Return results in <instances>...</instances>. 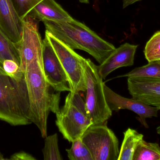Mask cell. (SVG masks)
Wrapping results in <instances>:
<instances>
[{
  "label": "cell",
  "instance_id": "cell-24",
  "mask_svg": "<svg viewBox=\"0 0 160 160\" xmlns=\"http://www.w3.org/2000/svg\"><path fill=\"white\" fill-rule=\"evenodd\" d=\"M140 1L141 0H123V8H126L127 7Z\"/></svg>",
  "mask_w": 160,
  "mask_h": 160
},
{
  "label": "cell",
  "instance_id": "cell-4",
  "mask_svg": "<svg viewBox=\"0 0 160 160\" xmlns=\"http://www.w3.org/2000/svg\"><path fill=\"white\" fill-rule=\"evenodd\" d=\"M81 92H69L64 105L55 114L56 126L63 137L69 142L82 137L85 132L93 125Z\"/></svg>",
  "mask_w": 160,
  "mask_h": 160
},
{
  "label": "cell",
  "instance_id": "cell-14",
  "mask_svg": "<svg viewBox=\"0 0 160 160\" xmlns=\"http://www.w3.org/2000/svg\"><path fill=\"white\" fill-rule=\"evenodd\" d=\"M143 138L142 133L133 129L128 128L124 132V139L118 160H133L136 148Z\"/></svg>",
  "mask_w": 160,
  "mask_h": 160
},
{
  "label": "cell",
  "instance_id": "cell-15",
  "mask_svg": "<svg viewBox=\"0 0 160 160\" xmlns=\"http://www.w3.org/2000/svg\"><path fill=\"white\" fill-rule=\"evenodd\" d=\"M11 59L16 61L20 65V58L14 43L8 36L0 28V68L2 69L4 60Z\"/></svg>",
  "mask_w": 160,
  "mask_h": 160
},
{
  "label": "cell",
  "instance_id": "cell-9",
  "mask_svg": "<svg viewBox=\"0 0 160 160\" xmlns=\"http://www.w3.org/2000/svg\"><path fill=\"white\" fill-rule=\"evenodd\" d=\"M103 91L108 107L113 111H118L121 110H128L135 113L139 116L138 120L145 127H149L146 119L157 117L159 109L153 106L144 104L134 99L124 97L103 85Z\"/></svg>",
  "mask_w": 160,
  "mask_h": 160
},
{
  "label": "cell",
  "instance_id": "cell-18",
  "mask_svg": "<svg viewBox=\"0 0 160 160\" xmlns=\"http://www.w3.org/2000/svg\"><path fill=\"white\" fill-rule=\"evenodd\" d=\"M42 152L44 160H63L59 150L57 133L47 136L45 138V145Z\"/></svg>",
  "mask_w": 160,
  "mask_h": 160
},
{
  "label": "cell",
  "instance_id": "cell-19",
  "mask_svg": "<svg viewBox=\"0 0 160 160\" xmlns=\"http://www.w3.org/2000/svg\"><path fill=\"white\" fill-rule=\"evenodd\" d=\"M70 149H66L68 157L70 160H93L92 155L81 138L72 142Z\"/></svg>",
  "mask_w": 160,
  "mask_h": 160
},
{
  "label": "cell",
  "instance_id": "cell-22",
  "mask_svg": "<svg viewBox=\"0 0 160 160\" xmlns=\"http://www.w3.org/2000/svg\"><path fill=\"white\" fill-rule=\"evenodd\" d=\"M2 69L7 75L13 77H19L24 75L20 70V65L16 61L11 59H6L2 64Z\"/></svg>",
  "mask_w": 160,
  "mask_h": 160
},
{
  "label": "cell",
  "instance_id": "cell-23",
  "mask_svg": "<svg viewBox=\"0 0 160 160\" xmlns=\"http://www.w3.org/2000/svg\"><path fill=\"white\" fill-rule=\"evenodd\" d=\"M9 160H35L36 159L34 157L30 154L24 151H20L15 153L10 157Z\"/></svg>",
  "mask_w": 160,
  "mask_h": 160
},
{
  "label": "cell",
  "instance_id": "cell-21",
  "mask_svg": "<svg viewBox=\"0 0 160 160\" xmlns=\"http://www.w3.org/2000/svg\"><path fill=\"white\" fill-rule=\"evenodd\" d=\"M19 17L23 19L43 0H12Z\"/></svg>",
  "mask_w": 160,
  "mask_h": 160
},
{
  "label": "cell",
  "instance_id": "cell-12",
  "mask_svg": "<svg viewBox=\"0 0 160 160\" xmlns=\"http://www.w3.org/2000/svg\"><path fill=\"white\" fill-rule=\"evenodd\" d=\"M0 28L14 43L19 41L22 32V19L12 0H0Z\"/></svg>",
  "mask_w": 160,
  "mask_h": 160
},
{
  "label": "cell",
  "instance_id": "cell-1",
  "mask_svg": "<svg viewBox=\"0 0 160 160\" xmlns=\"http://www.w3.org/2000/svg\"><path fill=\"white\" fill-rule=\"evenodd\" d=\"M23 73L29 96L30 120L45 138L50 112L56 114L60 111L61 92L54 90L47 81L43 71L42 55L29 64Z\"/></svg>",
  "mask_w": 160,
  "mask_h": 160
},
{
  "label": "cell",
  "instance_id": "cell-6",
  "mask_svg": "<svg viewBox=\"0 0 160 160\" xmlns=\"http://www.w3.org/2000/svg\"><path fill=\"white\" fill-rule=\"evenodd\" d=\"M107 121L92 125L82 135L81 140L89 149L93 160H118V141L108 127Z\"/></svg>",
  "mask_w": 160,
  "mask_h": 160
},
{
  "label": "cell",
  "instance_id": "cell-10",
  "mask_svg": "<svg viewBox=\"0 0 160 160\" xmlns=\"http://www.w3.org/2000/svg\"><path fill=\"white\" fill-rule=\"evenodd\" d=\"M128 88L132 98L160 110V80L128 78Z\"/></svg>",
  "mask_w": 160,
  "mask_h": 160
},
{
  "label": "cell",
  "instance_id": "cell-16",
  "mask_svg": "<svg viewBox=\"0 0 160 160\" xmlns=\"http://www.w3.org/2000/svg\"><path fill=\"white\" fill-rule=\"evenodd\" d=\"M142 78L160 80V61L148 62L146 65L137 67L117 78Z\"/></svg>",
  "mask_w": 160,
  "mask_h": 160
},
{
  "label": "cell",
  "instance_id": "cell-20",
  "mask_svg": "<svg viewBox=\"0 0 160 160\" xmlns=\"http://www.w3.org/2000/svg\"><path fill=\"white\" fill-rule=\"evenodd\" d=\"M144 54L148 62L160 61V31L155 33L148 41Z\"/></svg>",
  "mask_w": 160,
  "mask_h": 160
},
{
  "label": "cell",
  "instance_id": "cell-27",
  "mask_svg": "<svg viewBox=\"0 0 160 160\" xmlns=\"http://www.w3.org/2000/svg\"><path fill=\"white\" fill-rule=\"evenodd\" d=\"M5 160V159L3 157L2 155L1 154L0 152V160Z\"/></svg>",
  "mask_w": 160,
  "mask_h": 160
},
{
  "label": "cell",
  "instance_id": "cell-11",
  "mask_svg": "<svg viewBox=\"0 0 160 160\" xmlns=\"http://www.w3.org/2000/svg\"><path fill=\"white\" fill-rule=\"evenodd\" d=\"M138 47V45L124 43L115 49L102 64L97 65L98 72L102 80H105L109 74L117 69L133 65Z\"/></svg>",
  "mask_w": 160,
  "mask_h": 160
},
{
  "label": "cell",
  "instance_id": "cell-5",
  "mask_svg": "<svg viewBox=\"0 0 160 160\" xmlns=\"http://www.w3.org/2000/svg\"><path fill=\"white\" fill-rule=\"evenodd\" d=\"M84 73L86 81V106L93 125L107 121L112 116L103 91L104 83L98 72L97 65L89 59H85Z\"/></svg>",
  "mask_w": 160,
  "mask_h": 160
},
{
  "label": "cell",
  "instance_id": "cell-2",
  "mask_svg": "<svg viewBox=\"0 0 160 160\" xmlns=\"http://www.w3.org/2000/svg\"><path fill=\"white\" fill-rule=\"evenodd\" d=\"M46 31L73 49L84 51L100 65L116 49L85 24L76 20L71 22L42 21Z\"/></svg>",
  "mask_w": 160,
  "mask_h": 160
},
{
  "label": "cell",
  "instance_id": "cell-3",
  "mask_svg": "<svg viewBox=\"0 0 160 160\" xmlns=\"http://www.w3.org/2000/svg\"><path fill=\"white\" fill-rule=\"evenodd\" d=\"M0 120L11 126L32 124L24 75L13 77L0 68Z\"/></svg>",
  "mask_w": 160,
  "mask_h": 160
},
{
  "label": "cell",
  "instance_id": "cell-25",
  "mask_svg": "<svg viewBox=\"0 0 160 160\" xmlns=\"http://www.w3.org/2000/svg\"><path fill=\"white\" fill-rule=\"evenodd\" d=\"M78 1L80 3H89V0H78Z\"/></svg>",
  "mask_w": 160,
  "mask_h": 160
},
{
  "label": "cell",
  "instance_id": "cell-8",
  "mask_svg": "<svg viewBox=\"0 0 160 160\" xmlns=\"http://www.w3.org/2000/svg\"><path fill=\"white\" fill-rule=\"evenodd\" d=\"M42 61L43 71L48 83L59 92H70L66 73L48 37L43 39Z\"/></svg>",
  "mask_w": 160,
  "mask_h": 160
},
{
  "label": "cell",
  "instance_id": "cell-26",
  "mask_svg": "<svg viewBox=\"0 0 160 160\" xmlns=\"http://www.w3.org/2000/svg\"><path fill=\"white\" fill-rule=\"evenodd\" d=\"M157 133H158V134H159V135H160V126H159L158 127H157Z\"/></svg>",
  "mask_w": 160,
  "mask_h": 160
},
{
  "label": "cell",
  "instance_id": "cell-7",
  "mask_svg": "<svg viewBox=\"0 0 160 160\" xmlns=\"http://www.w3.org/2000/svg\"><path fill=\"white\" fill-rule=\"evenodd\" d=\"M45 35L49 40L66 73L70 92L75 94L85 92L87 84L83 70L85 58L49 32L46 31Z\"/></svg>",
  "mask_w": 160,
  "mask_h": 160
},
{
  "label": "cell",
  "instance_id": "cell-13",
  "mask_svg": "<svg viewBox=\"0 0 160 160\" xmlns=\"http://www.w3.org/2000/svg\"><path fill=\"white\" fill-rule=\"evenodd\" d=\"M36 20H44L59 22H71L74 19L55 0H43L28 14Z\"/></svg>",
  "mask_w": 160,
  "mask_h": 160
},
{
  "label": "cell",
  "instance_id": "cell-17",
  "mask_svg": "<svg viewBox=\"0 0 160 160\" xmlns=\"http://www.w3.org/2000/svg\"><path fill=\"white\" fill-rule=\"evenodd\" d=\"M133 160H160L159 145L142 140L136 148Z\"/></svg>",
  "mask_w": 160,
  "mask_h": 160
}]
</instances>
